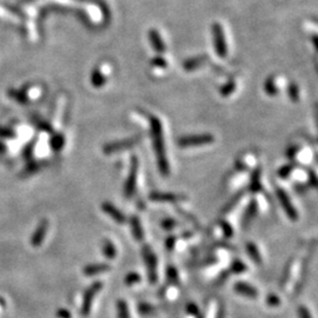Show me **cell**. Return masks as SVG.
Masks as SVG:
<instances>
[{"label":"cell","instance_id":"cell-1","mask_svg":"<svg viewBox=\"0 0 318 318\" xmlns=\"http://www.w3.org/2000/svg\"><path fill=\"white\" fill-rule=\"evenodd\" d=\"M151 129L153 136V146L157 155V160H158L159 170L164 176L169 174V163H167L166 153H165V144H164L163 137V128L158 118L152 117L151 119Z\"/></svg>","mask_w":318,"mask_h":318},{"label":"cell","instance_id":"cell-2","mask_svg":"<svg viewBox=\"0 0 318 318\" xmlns=\"http://www.w3.org/2000/svg\"><path fill=\"white\" fill-rule=\"evenodd\" d=\"M101 288H103V283L94 282L85 290V292H84V296H83L82 307H80V312H82L83 316H87V314L90 313L94 297L97 296V293L100 291Z\"/></svg>","mask_w":318,"mask_h":318},{"label":"cell","instance_id":"cell-3","mask_svg":"<svg viewBox=\"0 0 318 318\" xmlns=\"http://www.w3.org/2000/svg\"><path fill=\"white\" fill-rule=\"evenodd\" d=\"M214 142V137L209 134L203 135H192L186 136V137H181L178 141V144L181 148H191V146H199V145H206Z\"/></svg>","mask_w":318,"mask_h":318},{"label":"cell","instance_id":"cell-4","mask_svg":"<svg viewBox=\"0 0 318 318\" xmlns=\"http://www.w3.org/2000/svg\"><path fill=\"white\" fill-rule=\"evenodd\" d=\"M143 257H144L146 268H148L149 281L152 284L157 282V257L150 246H145L143 249Z\"/></svg>","mask_w":318,"mask_h":318},{"label":"cell","instance_id":"cell-5","mask_svg":"<svg viewBox=\"0 0 318 318\" xmlns=\"http://www.w3.org/2000/svg\"><path fill=\"white\" fill-rule=\"evenodd\" d=\"M212 34H214V44L216 51H217L219 57L225 58L226 54H228V46H226L224 32H223L219 24H214L212 25Z\"/></svg>","mask_w":318,"mask_h":318},{"label":"cell","instance_id":"cell-6","mask_svg":"<svg viewBox=\"0 0 318 318\" xmlns=\"http://www.w3.org/2000/svg\"><path fill=\"white\" fill-rule=\"evenodd\" d=\"M276 194H277V197L279 199V202H281L283 209H284L286 216H288L290 219H292V221H297L298 215H297L296 209L293 208L292 203L290 201L289 196L286 195V192L283 190V188L277 187L276 188Z\"/></svg>","mask_w":318,"mask_h":318},{"label":"cell","instance_id":"cell-7","mask_svg":"<svg viewBox=\"0 0 318 318\" xmlns=\"http://www.w3.org/2000/svg\"><path fill=\"white\" fill-rule=\"evenodd\" d=\"M137 172H138V160L136 157H134L131 163L130 174H129L126 185H125V196H126L128 198L132 197V195H134V192L136 190V184H137Z\"/></svg>","mask_w":318,"mask_h":318},{"label":"cell","instance_id":"cell-8","mask_svg":"<svg viewBox=\"0 0 318 318\" xmlns=\"http://www.w3.org/2000/svg\"><path fill=\"white\" fill-rule=\"evenodd\" d=\"M47 230H48V222L46 221V219H43V221L39 223V225H38L36 231H34L32 238H31V244H32V246L38 247L43 244V240L45 239V237H46Z\"/></svg>","mask_w":318,"mask_h":318},{"label":"cell","instance_id":"cell-9","mask_svg":"<svg viewBox=\"0 0 318 318\" xmlns=\"http://www.w3.org/2000/svg\"><path fill=\"white\" fill-rule=\"evenodd\" d=\"M101 209L104 210L105 214L109 215L114 222L118 223V224H124V223L126 222V217H125L123 212H121L120 210H118L113 204H111V203H104V204L101 205Z\"/></svg>","mask_w":318,"mask_h":318},{"label":"cell","instance_id":"cell-10","mask_svg":"<svg viewBox=\"0 0 318 318\" xmlns=\"http://www.w3.org/2000/svg\"><path fill=\"white\" fill-rule=\"evenodd\" d=\"M233 288H235V291L237 293H239V295H242V296L249 297V298H256V297L258 296L257 289L252 285L247 284V283L245 282H237Z\"/></svg>","mask_w":318,"mask_h":318},{"label":"cell","instance_id":"cell-11","mask_svg":"<svg viewBox=\"0 0 318 318\" xmlns=\"http://www.w3.org/2000/svg\"><path fill=\"white\" fill-rule=\"evenodd\" d=\"M137 141H134V139H130V141H125V142H116V143H111V144L105 146L104 151L106 153H113L119 151V150H124L129 148V146L135 145Z\"/></svg>","mask_w":318,"mask_h":318},{"label":"cell","instance_id":"cell-12","mask_svg":"<svg viewBox=\"0 0 318 318\" xmlns=\"http://www.w3.org/2000/svg\"><path fill=\"white\" fill-rule=\"evenodd\" d=\"M110 270V265L99 263V264H90L85 267L84 269V274L86 276H96L99 274H104V272H107Z\"/></svg>","mask_w":318,"mask_h":318},{"label":"cell","instance_id":"cell-13","mask_svg":"<svg viewBox=\"0 0 318 318\" xmlns=\"http://www.w3.org/2000/svg\"><path fill=\"white\" fill-rule=\"evenodd\" d=\"M150 40H151L152 46L157 52L162 53V52L165 51V45H164L162 37H160V34L156 30L150 31Z\"/></svg>","mask_w":318,"mask_h":318},{"label":"cell","instance_id":"cell-14","mask_svg":"<svg viewBox=\"0 0 318 318\" xmlns=\"http://www.w3.org/2000/svg\"><path fill=\"white\" fill-rule=\"evenodd\" d=\"M246 251L247 255H249L251 260H252L255 263L261 265L262 264V257L261 252L258 251V247L256 246V244H253L252 242H249L246 244Z\"/></svg>","mask_w":318,"mask_h":318},{"label":"cell","instance_id":"cell-15","mask_svg":"<svg viewBox=\"0 0 318 318\" xmlns=\"http://www.w3.org/2000/svg\"><path fill=\"white\" fill-rule=\"evenodd\" d=\"M103 252L105 257L109 258V260H113L117 256V250L116 246L113 245V243L111 240H105L103 244Z\"/></svg>","mask_w":318,"mask_h":318},{"label":"cell","instance_id":"cell-16","mask_svg":"<svg viewBox=\"0 0 318 318\" xmlns=\"http://www.w3.org/2000/svg\"><path fill=\"white\" fill-rule=\"evenodd\" d=\"M117 317L118 318H130L128 303L124 299H119L117 302Z\"/></svg>","mask_w":318,"mask_h":318},{"label":"cell","instance_id":"cell-17","mask_svg":"<svg viewBox=\"0 0 318 318\" xmlns=\"http://www.w3.org/2000/svg\"><path fill=\"white\" fill-rule=\"evenodd\" d=\"M151 199L157 202H174L179 201L180 197L172 194H153L151 195Z\"/></svg>","mask_w":318,"mask_h":318},{"label":"cell","instance_id":"cell-18","mask_svg":"<svg viewBox=\"0 0 318 318\" xmlns=\"http://www.w3.org/2000/svg\"><path fill=\"white\" fill-rule=\"evenodd\" d=\"M131 224H132V232H134L135 238L137 240H142L144 235H143V229H142V225H141V222H139V219L134 217L131 219Z\"/></svg>","mask_w":318,"mask_h":318},{"label":"cell","instance_id":"cell-19","mask_svg":"<svg viewBox=\"0 0 318 318\" xmlns=\"http://www.w3.org/2000/svg\"><path fill=\"white\" fill-rule=\"evenodd\" d=\"M65 144V139L61 135H54V137L51 139V148L54 151H59L61 150L62 146Z\"/></svg>","mask_w":318,"mask_h":318},{"label":"cell","instance_id":"cell-20","mask_svg":"<svg viewBox=\"0 0 318 318\" xmlns=\"http://www.w3.org/2000/svg\"><path fill=\"white\" fill-rule=\"evenodd\" d=\"M137 310H138L139 313L143 314V316L152 314L156 311L155 307H153L151 304H149V303H139L138 306H137Z\"/></svg>","mask_w":318,"mask_h":318},{"label":"cell","instance_id":"cell-21","mask_svg":"<svg viewBox=\"0 0 318 318\" xmlns=\"http://www.w3.org/2000/svg\"><path fill=\"white\" fill-rule=\"evenodd\" d=\"M9 94L10 97L15 98V99L17 101H19V103L22 104H26L27 103V97L24 94V92H22V91H16V90H10L9 91Z\"/></svg>","mask_w":318,"mask_h":318},{"label":"cell","instance_id":"cell-22","mask_svg":"<svg viewBox=\"0 0 318 318\" xmlns=\"http://www.w3.org/2000/svg\"><path fill=\"white\" fill-rule=\"evenodd\" d=\"M139 282H141V276H139L137 272H130V274H128L126 277H125V284L126 285H135Z\"/></svg>","mask_w":318,"mask_h":318},{"label":"cell","instance_id":"cell-23","mask_svg":"<svg viewBox=\"0 0 318 318\" xmlns=\"http://www.w3.org/2000/svg\"><path fill=\"white\" fill-rule=\"evenodd\" d=\"M265 90H267V93L270 94V96H276L278 93V89L276 87V83L274 82V78H270L265 84Z\"/></svg>","mask_w":318,"mask_h":318},{"label":"cell","instance_id":"cell-24","mask_svg":"<svg viewBox=\"0 0 318 318\" xmlns=\"http://www.w3.org/2000/svg\"><path fill=\"white\" fill-rule=\"evenodd\" d=\"M256 209H257V206H256V203H255V202H252V203H251V204H250V206H249V209H247L245 218H244V223H245V224H249V222L251 221V219H252V218H253V216H255V214H256Z\"/></svg>","mask_w":318,"mask_h":318},{"label":"cell","instance_id":"cell-25","mask_svg":"<svg viewBox=\"0 0 318 318\" xmlns=\"http://www.w3.org/2000/svg\"><path fill=\"white\" fill-rule=\"evenodd\" d=\"M231 270L235 274H243V272L246 271V265L240 261L233 262V264L231 265Z\"/></svg>","mask_w":318,"mask_h":318},{"label":"cell","instance_id":"cell-26","mask_svg":"<svg viewBox=\"0 0 318 318\" xmlns=\"http://www.w3.org/2000/svg\"><path fill=\"white\" fill-rule=\"evenodd\" d=\"M267 303H268L269 306L275 307V306H278L279 304H281V299H279L277 296L272 293V295H269L267 297Z\"/></svg>","mask_w":318,"mask_h":318},{"label":"cell","instance_id":"cell-27","mask_svg":"<svg viewBox=\"0 0 318 318\" xmlns=\"http://www.w3.org/2000/svg\"><path fill=\"white\" fill-rule=\"evenodd\" d=\"M297 313H298L299 318H312L309 309H307V307L304 306V305L298 306V309H297Z\"/></svg>","mask_w":318,"mask_h":318},{"label":"cell","instance_id":"cell-28","mask_svg":"<svg viewBox=\"0 0 318 318\" xmlns=\"http://www.w3.org/2000/svg\"><path fill=\"white\" fill-rule=\"evenodd\" d=\"M298 87H297L295 84H291V85L289 86V97H291L293 100H297L298 99Z\"/></svg>","mask_w":318,"mask_h":318},{"label":"cell","instance_id":"cell-29","mask_svg":"<svg viewBox=\"0 0 318 318\" xmlns=\"http://www.w3.org/2000/svg\"><path fill=\"white\" fill-rule=\"evenodd\" d=\"M186 310H187V312L191 314V316H198V314H199L198 307H197V305H196V304H194V303L188 304V305L186 306Z\"/></svg>","mask_w":318,"mask_h":318},{"label":"cell","instance_id":"cell-30","mask_svg":"<svg viewBox=\"0 0 318 318\" xmlns=\"http://www.w3.org/2000/svg\"><path fill=\"white\" fill-rule=\"evenodd\" d=\"M222 228H223V231H224L226 237H231L232 236V233H233L232 228L228 224V223H222Z\"/></svg>","mask_w":318,"mask_h":318},{"label":"cell","instance_id":"cell-31","mask_svg":"<svg viewBox=\"0 0 318 318\" xmlns=\"http://www.w3.org/2000/svg\"><path fill=\"white\" fill-rule=\"evenodd\" d=\"M173 226H176V222L172 221V219H165V221H163V228L164 229L170 230V229H172Z\"/></svg>","mask_w":318,"mask_h":318},{"label":"cell","instance_id":"cell-32","mask_svg":"<svg viewBox=\"0 0 318 318\" xmlns=\"http://www.w3.org/2000/svg\"><path fill=\"white\" fill-rule=\"evenodd\" d=\"M57 317L58 318H71V313L66 309H60L57 311Z\"/></svg>","mask_w":318,"mask_h":318},{"label":"cell","instance_id":"cell-33","mask_svg":"<svg viewBox=\"0 0 318 318\" xmlns=\"http://www.w3.org/2000/svg\"><path fill=\"white\" fill-rule=\"evenodd\" d=\"M169 277H170L171 281H173V282L178 281V274H177V271L174 270L173 268L169 269Z\"/></svg>","mask_w":318,"mask_h":318},{"label":"cell","instance_id":"cell-34","mask_svg":"<svg viewBox=\"0 0 318 318\" xmlns=\"http://www.w3.org/2000/svg\"><path fill=\"white\" fill-rule=\"evenodd\" d=\"M37 170H38V164L37 163H32L29 167H26L25 172L26 173H33V172H36Z\"/></svg>","mask_w":318,"mask_h":318},{"label":"cell","instance_id":"cell-35","mask_svg":"<svg viewBox=\"0 0 318 318\" xmlns=\"http://www.w3.org/2000/svg\"><path fill=\"white\" fill-rule=\"evenodd\" d=\"M5 145L3 144V143H0V152H4L5 151Z\"/></svg>","mask_w":318,"mask_h":318}]
</instances>
